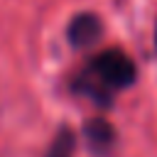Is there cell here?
I'll return each instance as SVG.
<instances>
[{
  "label": "cell",
  "instance_id": "cell-1",
  "mask_svg": "<svg viewBox=\"0 0 157 157\" xmlns=\"http://www.w3.org/2000/svg\"><path fill=\"white\" fill-rule=\"evenodd\" d=\"M137 81V69L132 59L118 49H103L88 59V64L71 78V93L88 98L98 108L108 110L115 103V96Z\"/></svg>",
  "mask_w": 157,
  "mask_h": 157
},
{
  "label": "cell",
  "instance_id": "cell-2",
  "mask_svg": "<svg viewBox=\"0 0 157 157\" xmlns=\"http://www.w3.org/2000/svg\"><path fill=\"white\" fill-rule=\"evenodd\" d=\"M83 142L91 152V157H113L115 155V145H118V132L113 128L110 120L105 118H88L83 123Z\"/></svg>",
  "mask_w": 157,
  "mask_h": 157
},
{
  "label": "cell",
  "instance_id": "cell-3",
  "mask_svg": "<svg viewBox=\"0 0 157 157\" xmlns=\"http://www.w3.org/2000/svg\"><path fill=\"white\" fill-rule=\"evenodd\" d=\"M66 37L74 49H86L103 37V20L96 12H78L71 17L66 27Z\"/></svg>",
  "mask_w": 157,
  "mask_h": 157
},
{
  "label": "cell",
  "instance_id": "cell-4",
  "mask_svg": "<svg viewBox=\"0 0 157 157\" xmlns=\"http://www.w3.org/2000/svg\"><path fill=\"white\" fill-rule=\"evenodd\" d=\"M76 145H78V135L71 125H59V130L54 132L44 157H74L76 155Z\"/></svg>",
  "mask_w": 157,
  "mask_h": 157
},
{
  "label": "cell",
  "instance_id": "cell-5",
  "mask_svg": "<svg viewBox=\"0 0 157 157\" xmlns=\"http://www.w3.org/2000/svg\"><path fill=\"white\" fill-rule=\"evenodd\" d=\"M155 52H157V25H155Z\"/></svg>",
  "mask_w": 157,
  "mask_h": 157
}]
</instances>
